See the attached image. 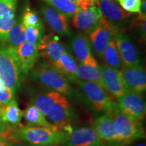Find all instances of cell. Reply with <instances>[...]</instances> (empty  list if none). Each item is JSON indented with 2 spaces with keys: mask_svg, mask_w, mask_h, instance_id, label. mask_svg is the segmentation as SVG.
I'll use <instances>...</instances> for the list:
<instances>
[{
  "mask_svg": "<svg viewBox=\"0 0 146 146\" xmlns=\"http://www.w3.org/2000/svg\"><path fill=\"white\" fill-rule=\"evenodd\" d=\"M68 135L46 127L21 125L12 127L10 137L30 146H56L62 144Z\"/></svg>",
  "mask_w": 146,
  "mask_h": 146,
  "instance_id": "obj_1",
  "label": "cell"
},
{
  "mask_svg": "<svg viewBox=\"0 0 146 146\" xmlns=\"http://www.w3.org/2000/svg\"><path fill=\"white\" fill-rule=\"evenodd\" d=\"M107 112L112 114L116 129V141L115 146H124L133 141L145 139V131L141 121L124 114L118 108L117 103L113 102Z\"/></svg>",
  "mask_w": 146,
  "mask_h": 146,
  "instance_id": "obj_2",
  "label": "cell"
},
{
  "mask_svg": "<svg viewBox=\"0 0 146 146\" xmlns=\"http://www.w3.org/2000/svg\"><path fill=\"white\" fill-rule=\"evenodd\" d=\"M30 75L34 81L64 96H72L74 90L69 79L53 66L46 62L39 63L31 70Z\"/></svg>",
  "mask_w": 146,
  "mask_h": 146,
  "instance_id": "obj_3",
  "label": "cell"
},
{
  "mask_svg": "<svg viewBox=\"0 0 146 146\" xmlns=\"http://www.w3.org/2000/svg\"><path fill=\"white\" fill-rule=\"evenodd\" d=\"M22 72L16 54V50L8 45L0 46V79L6 88L14 93L21 85Z\"/></svg>",
  "mask_w": 146,
  "mask_h": 146,
  "instance_id": "obj_4",
  "label": "cell"
},
{
  "mask_svg": "<svg viewBox=\"0 0 146 146\" xmlns=\"http://www.w3.org/2000/svg\"><path fill=\"white\" fill-rule=\"evenodd\" d=\"M45 118L58 131L69 135L72 132L71 123L73 120V110L67 98L63 95L45 115Z\"/></svg>",
  "mask_w": 146,
  "mask_h": 146,
  "instance_id": "obj_5",
  "label": "cell"
},
{
  "mask_svg": "<svg viewBox=\"0 0 146 146\" xmlns=\"http://www.w3.org/2000/svg\"><path fill=\"white\" fill-rule=\"evenodd\" d=\"M81 89L85 99L95 112L106 113L110 109L113 102L106 92V89L99 84L90 81L75 79Z\"/></svg>",
  "mask_w": 146,
  "mask_h": 146,
  "instance_id": "obj_6",
  "label": "cell"
},
{
  "mask_svg": "<svg viewBox=\"0 0 146 146\" xmlns=\"http://www.w3.org/2000/svg\"><path fill=\"white\" fill-rule=\"evenodd\" d=\"M118 101V108L124 114L139 121L145 118L146 104L142 94L127 91Z\"/></svg>",
  "mask_w": 146,
  "mask_h": 146,
  "instance_id": "obj_7",
  "label": "cell"
},
{
  "mask_svg": "<svg viewBox=\"0 0 146 146\" xmlns=\"http://www.w3.org/2000/svg\"><path fill=\"white\" fill-rule=\"evenodd\" d=\"M104 17L100 8L93 6L87 10H81L73 16L74 27L87 34H90L102 24Z\"/></svg>",
  "mask_w": 146,
  "mask_h": 146,
  "instance_id": "obj_8",
  "label": "cell"
},
{
  "mask_svg": "<svg viewBox=\"0 0 146 146\" xmlns=\"http://www.w3.org/2000/svg\"><path fill=\"white\" fill-rule=\"evenodd\" d=\"M117 33L116 27L104 18L102 25L89 34L91 45L98 57H102L106 47L114 39L115 35Z\"/></svg>",
  "mask_w": 146,
  "mask_h": 146,
  "instance_id": "obj_9",
  "label": "cell"
},
{
  "mask_svg": "<svg viewBox=\"0 0 146 146\" xmlns=\"http://www.w3.org/2000/svg\"><path fill=\"white\" fill-rule=\"evenodd\" d=\"M114 41L125 67L142 66L137 49L127 36L122 33L118 32L115 35Z\"/></svg>",
  "mask_w": 146,
  "mask_h": 146,
  "instance_id": "obj_10",
  "label": "cell"
},
{
  "mask_svg": "<svg viewBox=\"0 0 146 146\" xmlns=\"http://www.w3.org/2000/svg\"><path fill=\"white\" fill-rule=\"evenodd\" d=\"M63 146H102L104 142L93 127H81L68 135Z\"/></svg>",
  "mask_w": 146,
  "mask_h": 146,
  "instance_id": "obj_11",
  "label": "cell"
},
{
  "mask_svg": "<svg viewBox=\"0 0 146 146\" xmlns=\"http://www.w3.org/2000/svg\"><path fill=\"white\" fill-rule=\"evenodd\" d=\"M100 67L106 90L117 98V100L123 97L128 90L120 70L110 68L106 65Z\"/></svg>",
  "mask_w": 146,
  "mask_h": 146,
  "instance_id": "obj_12",
  "label": "cell"
},
{
  "mask_svg": "<svg viewBox=\"0 0 146 146\" xmlns=\"http://www.w3.org/2000/svg\"><path fill=\"white\" fill-rule=\"evenodd\" d=\"M128 91L145 92L146 89V73L141 67H124L120 70Z\"/></svg>",
  "mask_w": 146,
  "mask_h": 146,
  "instance_id": "obj_13",
  "label": "cell"
},
{
  "mask_svg": "<svg viewBox=\"0 0 146 146\" xmlns=\"http://www.w3.org/2000/svg\"><path fill=\"white\" fill-rule=\"evenodd\" d=\"M70 44L74 56L81 64L99 66L93 54L90 41L86 36L81 33L76 34L71 39Z\"/></svg>",
  "mask_w": 146,
  "mask_h": 146,
  "instance_id": "obj_14",
  "label": "cell"
},
{
  "mask_svg": "<svg viewBox=\"0 0 146 146\" xmlns=\"http://www.w3.org/2000/svg\"><path fill=\"white\" fill-rule=\"evenodd\" d=\"M41 10L45 21L53 31L60 35H70L68 20L64 14L46 4L42 5Z\"/></svg>",
  "mask_w": 146,
  "mask_h": 146,
  "instance_id": "obj_15",
  "label": "cell"
},
{
  "mask_svg": "<svg viewBox=\"0 0 146 146\" xmlns=\"http://www.w3.org/2000/svg\"><path fill=\"white\" fill-rule=\"evenodd\" d=\"M93 128L102 141L115 146L116 141V129L114 118L110 113H104V114L97 118Z\"/></svg>",
  "mask_w": 146,
  "mask_h": 146,
  "instance_id": "obj_16",
  "label": "cell"
},
{
  "mask_svg": "<svg viewBox=\"0 0 146 146\" xmlns=\"http://www.w3.org/2000/svg\"><path fill=\"white\" fill-rule=\"evenodd\" d=\"M18 0H0V41H6L15 21Z\"/></svg>",
  "mask_w": 146,
  "mask_h": 146,
  "instance_id": "obj_17",
  "label": "cell"
},
{
  "mask_svg": "<svg viewBox=\"0 0 146 146\" xmlns=\"http://www.w3.org/2000/svg\"><path fill=\"white\" fill-rule=\"evenodd\" d=\"M16 54L23 74H28L33 68L39 57L38 47L25 43L16 49Z\"/></svg>",
  "mask_w": 146,
  "mask_h": 146,
  "instance_id": "obj_18",
  "label": "cell"
},
{
  "mask_svg": "<svg viewBox=\"0 0 146 146\" xmlns=\"http://www.w3.org/2000/svg\"><path fill=\"white\" fill-rule=\"evenodd\" d=\"M32 104L45 116L54 104L62 96L50 89L43 90H31L29 91Z\"/></svg>",
  "mask_w": 146,
  "mask_h": 146,
  "instance_id": "obj_19",
  "label": "cell"
},
{
  "mask_svg": "<svg viewBox=\"0 0 146 146\" xmlns=\"http://www.w3.org/2000/svg\"><path fill=\"white\" fill-rule=\"evenodd\" d=\"M38 50L39 56H41L46 63L54 66L66 49L64 45L56 40H47L43 38L38 46Z\"/></svg>",
  "mask_w": 146,
  "mask_h": 146,
  "instance_id": "obj_20",
  "label": "cell"
},
{
  "mask_svg": "<svg viewBox=\"0 0 146 146\" xmlns=\"http://www.w3.org/2000/svg\"><path fill=\"white\" fill-rule=\"evenodd\" d=\"M96 4L105 18L114 22L120 21L131 16L130 12L124 10L116 0H97Z\"/></svg>",
  "mask_w": 146,
  "mask_h": 146,
  "instance_id": "obj_21",
  "label": "cell"
},
{
  "mask_svg": "<svg viewBox=\"0 0 146 146\" xmlns=\"http://www.w3.org/2000/svg\"><path fill=\"white\" fill-rule=\"evenodd\" d=\"M75 79L82 81L94 82L99 84L104 88L103 75L100 66H91L80 64L77 66Z\"/></svg>",
  "mask_w": 146,
  "mask_h": 146,
  "instance_id": "obj_22",
  "label": "cell"
},
{
  "mask_svg": "<svg viewBox=\"0 0 146 146\" xmlns=\"http://www.w3.org/2000/svg\"><path fill=\"white\" fill-rule=\"evenodd\" d=\"M23 116L27 121L28 126L46 127L58 131L52 124L47 121L44 115L33 104H29L25 110L23 112Z\"/></svg>",
  "mask_w": 146,
  "mask_h": 146,
  "instance_id": "obj_23",
  "label": "cell"
},
{
  "mask_svg": "<svg viewBox=\"0 0 146 146\" xmlns=\"http://www.w3.org/2000/svg\"><path fill=\"white\" fill-rule=\"evenodd\" d=\"M53 66L64 74L69 81L75 79L77 64L72 55L67 51L60 56L59 60Z\"/></svg>",
  "mask_w": 146,
  "mask_h": 146,
  "instance_id": "obj_24",
  "label": "cell"
},
{
  "mask_svg": "<svg viewBox=\"0 0 146 146\" xmlns=\"http://www.w3.org/2000/svg\"><path fill=\"white\" fill-rule=\"evenodd\" d=\"M23 118V112L20 109L15 99L8 104L2 107L1 120L7 125L12 127L21 126V122Z\"/></svg>",
  "mask_w": 146,
  "mask_h": 146,
  "instance_id": "obj_25",
  "label": "cell"
},
{
  "mask_svg": "<svg viewBox=\"0 0 146 146\" xmlns=\"http://www.w3.org/2000/svg\"><path fill=\"white\" fill-rule=\"evenodd\" d=\"M102 57L103 58L104 65L107 66L118 70H120L125 67L114 39L110 42L106 47L102 53Z\"/></svg>",
  "mask_w": 146,
  "mask_h": 146,
  "instance_id": "obj_26",
  "label": "cell"
},
{
  "mask_svg": "<svg viewBox=\"0 0 146 146\" xmlns=\"http://www.w3.org/2000/svg\"><path fill=\"white\" fill-rule=\"evenodd\" d=\"M6 41L8 45L16 50L17 47L25 41V27L22 23L21 19H15L13 25L9 31Z\"/></svg>",
  "mask_w": 146,
  "mask_h": 146,
  "instance_id": "obj_27",
  "label": "cell"
},
{
  "mask_svg": "<svg viewBox=\"0 0 146 146\" xmlns=\"http://www.w3.org/2000/svg\"><path fill=\"white\" fill-rule=\"evenodd\" d=\"M50 6L63 13L66 17H72L81 9L69 0H42Z\"/></svg>",
  "mask_w": 146,
  "mask_h": 146,
  "instance_id": "obj_28",
  "label": "cell"
},
{
  "mask_svg": "<svg viewBox=\"0 0 146 146\" xmlns=\"http://www.w3.org/2000/svg\"><path fill=\"white\" fill-rule=\"evenodd\" d=\"M24 27H43V22L35 11L27 6L21 19Z\"/></svg>",
  "mask_w": 146,
  "mask_h": 146,
  "instance_id": "obj_29",
  "label": "cell"
},
{
  "mask_svg": "<svg viewBox=\"0 0 146 146\" xmlns=\"http://www.w3.org/2000/svg\"><path fill=\"white\" fill-rule=\"evenodd\" d=\"M25 41L30 44L39 46L43 39V27H25Z\"/></svg>",
  "mask_w": 146,
  "mask_h": 146,
  "instance_id": "obj_30",
  "label": "cell"
},
{
  "mask_svg": "<svg viewBox=\"0 0 146 146\" xmlns=\"http://www.w3.org/2000/svg\"><path fill=\"white\" fill-rule=\"evenodd\" d=\"M124 10L132 13H139L141 0H116Z\"/></svg>",
  "mask_w": 146,
  "mask_h": 146,
  "instance_id": "obj_31",
  "label": "cell"
},
{
  "mask_svg": "<svg viewBox=\"0 0 146 146\" xmlns=\"http://www.w3.org/2000/svg\"><path fill=\"white\" fill-rule=\"evenodd\" d=\"M15 93L10 89L5 87L2 91H0V106H5L10 102L14 100Z\"/></svg>",
  "mask_w": 146,
  "mask_h": 146,
  "instance_id": "obj_32",
  "label": "cell"
},
{
  "mask_svg": "<svg viewBox=\"0 0 146 146\" xmlns=\"http://www.w3.org/2000/svg\"><path fill=\"white\" fill-rule=\"evenodd\" d=\"M71 2L74 3L81 10H87V9L95 6L97 0H69Z\"/></svg>",
  "mask_w": 146,
  "mask_h": 146,
  "instance_id": "obj_33",
  "label": "cell"
},
{
  "mask_svg": "<svg viewBox=\"0 0 146 146\" xmlns=\"http://www.w3.org/2000/svg\"><path fill=\"white\" fill-rule=\"evenodd\" d=\"M12 126L7 125L0 120V137H10L11 131H12Z\"/></svg>",
  "mask_w": 146,
  "mask_h": 146,
  "instance_id": "obj_34",
  "label": "cell"
},
{
  "mask_svg": "<svg viewBox=\"0 0 146 146\" xmlns=\"http://www.w3.org/2000/svg\"><path fill=\"white\" fill-rule=\"evenodd\" d=\"M11 139V146H30L25 142L20 141L16 139L10 137Z\"/></svg>",
  "mask_w": 146,
  "mask_h": 146,
  "instance_id": "obj_35",
  "label": "cell"
},
{
  "mask_svg": "<svg viewBox=\"0 0 146 146\" xmlns=\"http://www.w3.org/2000/svg\"><path fill=\"white\" fill-rule=\"evenodd\" d=\"M0 146H11L10 137L8 138L0 137Z\"/></svg>",
  "mask_w": 146,
  "mask_h": 146,
  "instance_id": "obj_36",
  "label": "cell"
},
{
  "mask_svg": "<svg viewBox=\"0 0 146 146\" xmlns=\"http://www.w3.org/2000/svg\"><path fill=\"white\" fill-rule=\"evenodd\" d=\"M5 88L4 85H3V84L2 83V81H1V79H0V91H1L3 90V89Z\"/></svg>",
  "mask_w": 146,
  "mask_h": 146,
  "instance_id": "obj_37",
  "label": "cell"
},
{
  "mask_svg": "<svg viewBox=\"0 0 146 146\" xmlns=\"http://www.w3.org/2000/svg\"><path fill=\"white\" fill-rule=\"evenodd\" d=\"M133 146H145V143H139L135 144V145Z\"/></svg>",
  "mask_w": 146,
  "mask_h": 146,
  "instance_id": "obj_38",
  "label": "cell"
},
{
  "mask_svg": "<svg viewBox=\"0 0 146 146\" xmlns=\"http://www.w3.org/2000/svg\"><path fill=\"white\" fill-rule=\"evenodd\" d=\"M1 114H2V106H0V120H1Z\"/></svg>",
  "mask_w": 146,
  "mask_h": 146,
  "instance_id": "obj_39",
  "label": "cell"
},
{
  "mask_svg": "<svg viewBox=\"0 0 146 146\" xmlns=\"http://www.w3.org/2000/svg\"><path fill=\"white\" fill-rule=\"evenodd\" d=\"M102 146H104V145H102ZM109 146H113V145H109Z\"/></svg>",
  "mask_w": 146,
  "mask_h": 146,
  "instance_id": "obj_40",
  "label": "cell"
},
{
  "mask_svg": "<svg viewBox=\"0 0 146 146\" xmlns=\"http://www.w3.org/2000/svg\"><path fill=\"white\" fill-rule=\"evenodd\" d=\"M56 146H58V145H56Z\"/></svg>",
  "mask_w": 146,
  "mask_h": 146,
  "instance_id": "obj_41",
  "label": "cell"
}]
</instances>
